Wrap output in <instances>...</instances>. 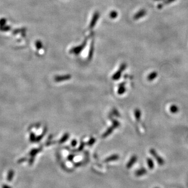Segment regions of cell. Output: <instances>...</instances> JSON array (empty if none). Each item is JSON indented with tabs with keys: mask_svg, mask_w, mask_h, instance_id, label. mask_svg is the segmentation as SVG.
Wrapping results in <instances>:
<instances>
[{
	"mask_svg": "<svg viewBox=\"0 0 188 188\" xmlns=\"http://www.w3.org/2000/svg\"><path fill=\"white\" fill-rule=\"evenodd\" d=\"M37 152H38L37 149H34V150H33V151H31V155H35V154L37 153Z\"/></svg>",
	"mask_w": 188,
	"mask_h": 188,
	"instance_id": "d6986e66",
	"label": "cell"
},
{
	"mask_svg": "<svg viewBox=\"0 0 188 188\" xmlns=\"http://www.w3.org/2000/svg\"><path fill=\"white\" fill-rule=\"evenodd\" d=\"M25 160H26V158H22V159H21V160H19V163H20V162H21V163H22V162H24V161H25Z\"/></svg>",
	"mask_w": 188,
	"mask_h": 188,
	"instance_id": "7402d4cb",
	"label": "cell"
},
{
	"mask_svg": "<svg viewBox=\"0 0 188 188\" xmlns=\"http://www.w3.org/2000/svg\"><path fill=\"white\" fill-rule=\"evenodd\" d=\"M125 88L124 87V84L123 83V84H121L120 86V88L119 89L118 93L119 94H123L125 93Z\"/></svg>",
	"mask_w": 188,
	"mask_h": 188,
	"instance_id": "5bb4252c",
	"label": "cell"
},
{
	"mask_svg": "<svg viewBox=\"0 0 188 188\" xmlns=\"http://www.w3.org/2000/svg\"><path fill=\"white\" fill-rule=\"evenodd\" d=\"M3 187H4V188H5V187H7V188H10V187L8 186H3Z\"/></svg>",
	"mask_w": 188,
	"mask_h": 188,
	"instance_id": "603a6c76",
	"label": "cell"
},
{
	"mask_svg": "<svg viewBox=\"0 0 188 188\" xmlns=\"http://www.w3.org/2000/svg\"><path fill=\"white\" fill-rule=\"evenodd\" d=\"M137 160V157L136 156H133V157L131 158V160H130L128 164H127V168H131L132 166L135 163Z\"/></svg>",
	"mask_w": 188,
	"mask_h": 188,
	"instance_id": "5b68a950",
	"label": "cell"
},
{
	"mask_svg": "<svg viewBox=\"0 0 188 188\" xmlns=\"http://www.w3.org/2000/svg\"><path fill=\"white\" fill-rule=\"evenodd\" d=\"M125 66H125V64H122V66H121L120 68V69L117 72L114 74L113 76V78L114 80H117L120 78L121 74L122 73L123 71L125 70Z\"/></svg>",
	"mask_w": 188,
	"mask_h": 188,
	"instance_id": "277c9868",
	"label": "cell"
},
{
	"mask_svg": "<svg viewBox=\"0 0 188 188\" xmlns=\"http://www.w3.org/2000/svg\"><path fill=\"white\" fill-rule=\"evenodd\" d=\"M141 116V111L139 109H136L135 110V116L137 120H140Z\"/></svg>",
	"mask_w": 188,
	"mask_h": 188,
	"instance_id": "4fadbf2b",
	"label": "cell"
},
{
	"mask_svg": "<svg viewBox=\"0 0 188 188\" xmlns=\"http://www.w3.org/2000/svg\"><path fill=\"white\" fill-rule=\"evenodd\" d=\"M14 172L13 170H10L7 175V180L8 181H11L12 180L13 177H14Z\"/></svg>",
	"mask_w": 188,
	"mask_h": 188,
	"instance_id": "9c48e42d",
	"label": "cell"
},
{
	"mask_svg": "<svg viewBox=\"0 0 188 188\" xmlns=\"http://www.w3.org/2000/svg\"><path fill=\"white\" fill-rule=\"evenodd\" d=\"M99 17V13L98 12H96L95 13L91 21V22L90 23V28H93L96 23L97 22L98 19Z\"/></svg>",
	"mask_w": 188,
	"mask_h": 188,
	"instance_id": "7a4b0ae2",
	"label": "cell"
},
{
	"mask_svg": "<svg viewBox=\"0 0 188 188\" xmlns=\"http://www.w3.org/2000/svg\"><path fill=\"white\" fill-rule=\"evenodd\" d=\"M150 153H151L152 156H153L154 157H155L156 158V161L157 162L158 164L160 165H163L164 164V160L161 157H160V156L158 155L157 153H156V151H155V150H154L153 149H151L150 150Z\"/></svg>",
	"mask_w": 188,
	"mask_h": 188,
	"instance_id": "6da1fadb",
	"label": "cell"
},
{
	"mask_svg": "<svg viewBox=\"0 0 188 188\" xmlns=\"http://www.w3.org/2000/svg\"><path fill=\"white\" fill-rule=\"evenodd\" d=\"M119 156L118 155H113L111 156L110 157L107 158L106 161H111V160H115L118 159Z\"/></svg>",
	"mask_w": 188,
	"mask_h": 188,
	"instance_id": "2e32d148",
	"label": "cell"
},
{
	"mask_svg": "<svg viewBox=\"0 0 188 188\" xmlns=\"http://www.w3.org/2000/svg\"><path fill=\"white\" fill-rule=\"evenodd\" d=\"M36 45L38 49H40L43 47V43H41V41H37L36 43Z\"/></svg>",
	"mask_w": 188,
	"mask_h": 188,
	"instance_id": "e0dca14e",
	"label": "cell"
},
{
	"mask_svg": "<svg viewBox=\"0 0 188 188\" xmlns=\"http://www.w3.org/2000/svg\"><path fill=\"white\" fill-rule=\"evenodd\" d=\"M110 16L111 19H116L118 16V13L116 11H112L110 14Z\"/></svg>",
	"mask_w": 188,
	"mask_h": 188,
	"instance_id": "9a60e30c",
	"label": "cell"
},
{
	"mask_svg": "<svg viewBox=\"0 0 188 188\" xmlns=\"http://www.w3.org/2000/svg\"><path fill=\"white\" fill-rule=\"evenodd\" d=\"M86 45V42L83 43L81 46H79L78 47H74L73 49L71 50V52L72 53H74L76 55H78V53H80L82 51L83 49H84L85 46Z\"/></svg>",
	"mask_w": 188,
	"mask_h": 188,
	"instance_id": "3957f363",
	"label": "cell"
},
{
	"mask_svg": "<svg viewBox=\"0 0 188 188\" xmlns=\"http://www.w3.org/2000/svg\"><path fill=\"white\" fill-rule=\"evenodd\" d=\"M76 141H75V140H74V141H73V142H72V145H73V146H75V145H76Z\"/></svg>",
	"mask_w": 188,
	"mask_h": 188,
	"instance_id": "44dd1931",
	"label": "cell"
},
{
	"mask_svg": "<svg viewBox=\"0 0 188 188\" xmlns=\"http://www.w3.org/2000/svg\"><path fill=\"white\" fill-rule=\"evenodd\" d=\"M68 137H69V135L68 134H66V135H64V137L62 139L61 141V142L62 143L64 141H66V140H67L68 139Z\"/></svg>",
	"mask_w": 188,
	"mask_h": 188,
	"instance_id": "ac0fdd59",
	"label": "cell"
},
{
	"mask_svg": "<svg viewBox=\"0 0 188 188\" xmlns=\"http://www.w3.org/2000/svg\"><path fill=\"white\" fill-rule=\"evenodd\" d=\"M147 165H148V167H149V169H153L154 167V162L153 161V160L151 159V158H147Z\"/></svg>",
	"mask_w": 188,
	"mask_h": 188,
	"instance_id": "ba28073f",
	"label": "cell"
},
{
	"mask_svg": "<svg viewBox=\"0 0 188 188\" xmlns=\"http://www.w3.org/2000/svg\"><path fill=\"white\" fill-rule=\"evenodd\" d=\"M146 172H147L146 170L144 168H141L140 169L137 170L135 172V175H137V176H142L145 175Z\"/></svg>",
	"mask_w": 188,
	"mask_h": 188,
	"instance_id": "52a82bcc",
	"label": "cell"
},
{
	"mask_svg": "<svg viewBox=\"0 0 188 188\" xmlns=\"http://www.w3.org/2000/svg\"><path fill=\"white\" fill-rule=\"evenodd\" d=\"M34 137H35V135H34V134L33 133H31V141H32L33 140H34Z\"/></svg>",
	"mask_w": 188,
	"mask_h": 188,
	"instance_id": "ffe728a7",
	"label": "cell"
},
{
	"mask_svg": "<svg viewBox=\"0 0 188 188\" xmlns=\"http://www.w3.org/2000/svg\"><path fill=\"white\" fill-rule=\"evenodd\" d=\"M170 111L172 113H178L179 108L176 105H172L170 107Z\"/></svg>",
	"mask_w": 188,
	"mask_h": 188,
	"instance_id": "30bf717a",
	"label": "cell"
},
{
	"mask_svg": "<svg viewBox=\"0 0 188 188\" xmlns=\"http://www.w3.org/2000/svg\"><path fill=\"white\" fill-rule=\"evenodd\" d=\"M71 78L70 75H66L63 76H57L55 78V80L57 82H60L64 80H68Z\"/></svg>",
	"mask_w": 188,
	"mask_h": 188,
	"instance_id": "8992f818",
	"label": "cell"
},
{
	"mask_svg": "<svg viewBox=\"0 0 188 188\" xmlns=\"http://www.w3.org/2000/svg\"><path fill=\"white\" fill-rule=\"evenodd\" d=\"M157 74L156 72H153V73H151V74H150L148 76V81H153L154 80V79H155L156 77H157Z\"/></svg>",
	"mask_w": 188,
	"mask_h": 188,
	"instance_id": "8fae6325",
	"label": "cell"
},
{
	"mask_svg": "<svg viewBox=\"0 0 188 188\" xmlns=\"http://www.w3.org/2000/svg\"><path fill=\"white\" fill-rule=\"evenodd\" d=\"M145 11H144V10H141L140 12L138 13L137 14L135 15V17H134V18L135 19H139L141 17V16H143L144 15H145Z\"/></svg>",
	"mask_w": 188,
	"mask_h": 188,
	"instance_id": "7c38bea8",
	"label": "cell"
}]
</instances>
